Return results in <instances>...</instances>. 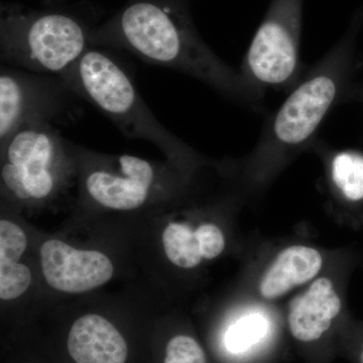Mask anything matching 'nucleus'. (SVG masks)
<instances>
[{
    "instance_id": "nucleus-10",
    "label": "nucleus",
    "mask_w": 363,
    "mask_h": 363,
    "mask_svg": "<svg viewBox=\"0 0 363 363\" xmlns=\"http://www.w3.org/2000/svg\"><path fill=\"white\" fill-rule=\"evenodd\" d=\"M20 212L1 204L0 301L1 309H42L45 305L33 234Z\"/></svg>"
},
{
    "instance_id": "nucleus-1",
    "label": "nucleus",
    "mask_w": 363,
    "mask_h": 363,
    "mask_svg": "<svg viewBox=\"0 0 363 363\" xmlns=\"http://www.w3.org/2000/svg\"><path fill=\"white\" fill-rule=\"evenodd\" d=\"M91 42L126 50L152 65L187 74L252 111L264 106V92L214 54L184 14L168 7L135 2L111 28L93 35Z\"/></svg>"
},
{
    "instance_id": "nucleus-14",
    "label": "nucleus",
    "mask_w": 363,
    "mask_h": 363,
    "mask_svg": "<svg viewBox=\"0 0 363 363\" xmlns=\"http://www.w3.org/2000/svg\"><path fill=\"white\" fill-rule=\"evenodd\" d=\"M330 176L344 199L363 201V154L348 150L336 154L331 161Z\"/></svg>"
},
{
    "instance_id": "nucleus-5",
    "label": "nucleus",
    "mask_w": 363,
    "mask_h": 363,
    "mask_svg": "<svg viewBox=\"0 0 363 363\" xmlns=\"http://www.w3.org/2000/svg\"><path fill=\"white\" fill-rule=\"evenodd\" d=\"M98 234V233H97ZM81 240L67 233L33 234V252L44 298L60 301L92 295L123 274L125 264L135 262L128 233L114 242L109 234Z\"/></svg>"
},
{
    "instance_id": "nucleus-6",
    "label": "nucleus",
    "mask_w": 363,
    "mask_h": 363,
    "mask_svg": "<svg viewBox=\"0 0 363 363\" xmlns=\"http://www.w3.org/2000/svg\"><path fill=\"white\" fill-rule=\"evenodd\" d=\"M343 54V45H337L294 86L260 136L262 152H288L314 138L337 99Z\"/></svg>"
},
{
    "instance_id": "nucleus-4",
    "label": "nucleus",
    "mask_w": 363,
    "mask_h": 363,
    "mask_svg": "<svg viewBox=\"0 0 363 363\" xmlns=\"http://www.w3.org/2000/svg\"><path fill=\"white\" fill-rule=\"evenodd\" d=\"M59 77L76 96L104 112L126 138L154 143L183 171L193 164L192 150L160 123L113 55L90 48Z\"/></svg>"
},
{
    "instance_id": "nucleus-13",
    "label": "nucleus",
    "mask_w": 363,
    "mask_h": 363,
    "mask_svg": "<svg viewBox=\"0 0 363 363\" xmlns=\"http://www.w3.org/2000/svg\"><path fill=\"white\" fill-rule=\"evenodd\" d=\"M323 257L316 248L293 245L279 253L259 281L260 296L267 300L283 297L312 281L321 271Z\"/></svg>"
},
{
    "instance_id": "nucleus-11",
    "label": "nucleus",
    "mask_w": 363,
    "mask_h": 363,
    "mask_svg": "<svg viewBox=\"0 0 363 363\" xmlns=\"http://www.w3.org/2000/svg\"><path fill=\"white\" fill-rule=\"evenodd\" d=\"M96 294L74 298L81 313L69 328L67 350L75 363H125L128 342Z\"/></svg>"
},
{
    "instance_id": "nucleus-16",
    "label": "nucleus",
    "mask_w": 363,
    "mask_h": 363,
    "mask_svg": "<svg viewBox=\"0 0 363 363\" xmlns=\"http://www.w3.org/2000/svg\"><path fill=\"white\" fill-rule=\"evenodd\" d=\"M164 363H207V358L196 339L178 334L167 343Z\"/></svg>"
},
{
    "instance_id": "nucleus-9",
    "label": "nucleus",
    "mask_w": 363,
    "mask_h": 363,
    "mask_svg": "<svg viewBox=\"0 0 363 363\" xmlns=\"http://www.w3.org/2000/svg\"><path fill=\"white\" fill-rule=\"evenodd\" d=\"M76 95L62 79L2 67L0 71V145L35 121H61ZM78 97V96H77Z\"/></svg>"
},
{
    "instance_id": "nucleus-17",
    "label": "nucleus",
    "mask_w": 363,
    "mask_h": 363,
    "mask_svg": "<svg viewBox=\"0 0 363 363\" xmlns=\"http://www.w3.org/2000/svg\"><path fill=\"white\" fill-rule=\"evenodd\" d=\"M358 363H363V340L358 350Z\"/></svg>"
},
{
    "instance_id": "nucleus-7",
    "label": "nucleus",
    "mask_w": 363,
    "mask_h": 363,
    "mask_svg": "<svg viewBox=\"0 0 363 363\" xmlns=\"http://www.w3.org/2000/svg\"><path fill=\"white\" fill-rule=\"evenodd\" d=\"M7 21L2 30L1 60L23 70L59 77L91 48L84 26L66 14Z\"/></svg>"
},
{
    "instance_id": "nucleus-2",
    "label": "nucleus",
    "mask_w": 363,
    "mask_h": 363,
    "mask_svg": "<svg viewBox=\"0 0 363 363\" xmlns=\"http://www.w3.org/2000/svg\"><path fill=\"white\" fill-rule=\"evenodd\" d=\"M76 217L130 218L176 201L183 169L169 161L107 155L76 145Z\"/></svg>"
},
{
    "instance_id": "nucleus-15",
    "label": "nucleus",
    "mask_w": 363,
    "mask_h": 363,
    "mask_svg": "<svg viewBox=\"0 0 363 363\" xmlns=\"http://www.w3.org/2000/svg\"><path fill=\"white\" fill-rule=\"evenodd\" d=\"M267 329V322L260 314L243 317L233 326L229 327L225 335L227 350L233 353L247 351L264 337Z\"/></svg>"
},
{
    "instance_id": "nucleus-8",
    "label": "nucleus",
    "mask_w": 363,
    "mask_h": 363,
    "mask_svg": "<svg viewBox=\"0 0 363 363\" xmlns=\"http://www.w3.org/2000/svg\"><path fill=\"white\" fill-rule=\"evenodd\" d=\"M303 11L304 0H271L240 71L253 87L281 90L300 81Z\"/></svg>"
},
{
    "instance_id": "nucleus-12",
    "label": "nucleus",
    "mask_w": 363,
    "mask_h": 363,
    "mask_svg": "<svg viewBox=\"0 0 363 363\" xmlns=\"http://www.w3.org/2000/svg\"><path fill=\"white\" fill-rule=\"evenodd\" d=\"M341 310L342 300L333 281L328 278L315 279L291 305L289 329L301 342H313L328 331Z\"/></svg>"
},
{
    "instance_id": "nucleus-3",
    "label": "nucleus",
    "mask_w": 363,
    "mask_h": 363,
    "mask_svg": "<svg viewBox=\"0 0 363 363\" xmlns=\"http://www.w3.org/2000/svg\"><path fill=\"white\" fill-rule=\"evenodd\" d=\"M76 145L54 123L35 121L0 145L1 204L21 212L45 209L76 186Z\"/></svg>"
}]
</instances>
